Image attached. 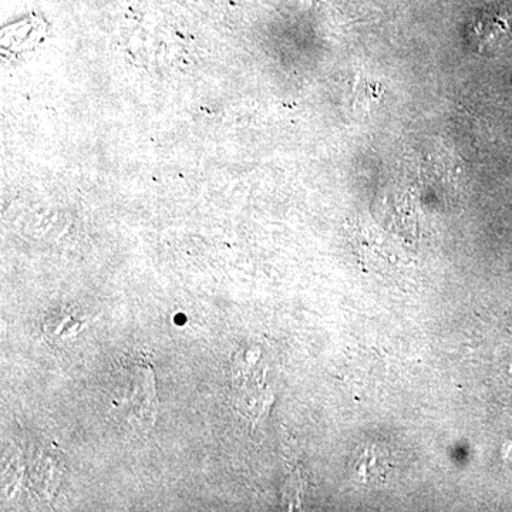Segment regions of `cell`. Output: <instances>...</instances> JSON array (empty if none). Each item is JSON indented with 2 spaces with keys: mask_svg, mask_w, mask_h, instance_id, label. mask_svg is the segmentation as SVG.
Returning <instances> with one entry per match:
<instances>
[{
  "mask_svg": "<svg viewBox=\"0 0 512 512\" xmlns=\"http://www.w3.org/2000/svg\"><path fill=\"white\" fill-rule=\"evenodd\" d=\"M111 404L117 414L137 429L156 424L158 397L153 367L144 357H127L113 375Z\"/></svg>",
  "mask_w": 512,
  "mask_h": 512,
  "instance_id": "cell-1",
  "label": "cell"
},
{
  "mask_svg": "<svg viewBox=\"0 0 512 512\" xmlns=\"http://www.w3.org/2000/svg\"><path fill=\"white\" fill-rule=\"evenodd\" d=\"M83 323L72 309L62 308L59 311H53L47 316L45 322L46 338L52 340L72 338L83 328Z\"/></svg>",
  "mask_w": 512,
  "mask_h": 512,
  "instance_id": "cell-2",
  "label": "cell"
}]
</instances>
